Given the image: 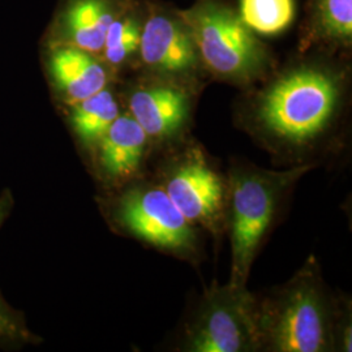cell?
<instances>
[{
	"mask_svg": "<svg viewBox=\"0 0 352 352\" xmlns=\"http://www.w3.org/2000/svg\"><path fill=\"white\" fill-rule=\"evenodd\" d=\"M321 20L329 34L351 37L352 0H321Z\"/></svg>",
	"mask_w": 352,
	"mask_h": 352,
	"instance_id": "obj_17",
	"label": "cell"
},
{
	"mask_svg": "<svg viewBox=\"0 0 352 352\" xmlns=\"http://www.w3.org/2000/svg\"><path fill=\"white\" fill-rule=\"evenodd\" d=\"M333 316L327 289L311 258L258 307L260 347L278 352L329 351Z\"/></svg>",
	"mask_w": 352,
	"mask_h": 352,
	"instance_id": "obj_1",
	"label": "cell"
},
{
	"mask_svg": "<svg viewBox=\"0 0 352 352\" xmlns=\"http://www.w3.org/2000/svg\"><path fill=\"white\" fill-rule=\"evenodd\" d=\"M141 28L133 17L115 19L104 38L103 52L106 60L113 65L126 62L140 47Z\"/></svg>",
	"mask_w": 352,
	"mask_h": 352,
	"instance_id": "obj_15",
	"label": "cell"
},
{
	"mask_svg": "<svg viewBox=\"0 0 352 352\" xmlns=\"http://www.w3.org/2000/svg\"><path fill=\"white\" fill-rule=\"evenodd\" d=\"M164 189L190 223L213 219L225 192L219 176L202 158H189L180 164L168 176Z\"/></svg>",
	"mask_w": 352,
	"mask_h": 352,
	"instance_id": "obj_7",
	"label": "cell"
},
{
	"mask_svg": "<svg viewBox=\"0 0 352 352\" xmlns=\"http://www.w3.org/2000/svg\"><path fill=\"white\" fill-rule=\"evenodd\" d=\"M240 20L261 34H277L291 24L294 0H240Z\"/></svg>",
	"mask_w": 352,
	"mask_h": 352,
	"instance_id": "obj_14",
	"label": "cell"
},
{
	"mask_svg": "<svg viewBox=\"0 0 352 352\" xmlns=\"http://www.w3.org/2000/svg\"><path fill=\"white\" fill-rule=\"evenodd\" d=\"M202 59L217 75L245 78L263 65V50L239 16L215 3L182 13Z\"/></svg>",
	"mask_w": 352,
	"mask_h": 352,
	"instance_id": "obj_4",
	"label": "cell"
},
{
	"mask_svg": "<svg viewBox=\"0 0 352 352\" xmlns=\"http://www.w3.org/2000/svg\"><path fill=\"white\" fill-rule=\"evenodd\" d=\"M260 347L258 305L245 286L228 283L205 296L187 340L192 352H241Z\"/></svg>",
	"mask_w": 352,
	"mask_h": 352,
	"instance_id": "obj_5",
	"label": "cell"
},
{
	"mask_svg": "<svg viewBox=\"0 0 352 352\" xmlns=\"http://www.w3.org/2000/svg\"><path fill=\"white\" fill-rule=\"evenodd\" d=\"M118 222L128 232L153 245L189 253L196 243L192 223L164 188L142 186L128 189L116 205Z\"/></svg>",
	"mask_w": 352,
	"mask_h": 352,
	"instance_id": "obj_6",
	"label": "cell"
},
{
	"mask_svg": "<svg viewBox=\"0 0 352 352\" xmlns=\"http://www.w3.org/2000/svg\"><path fill=\"white\" fill-rule=\"evenodd\" d=\"M13 197L10 190H6L0 196V227L4 223V221L8 218V215L12 212Z\"/></svg>",
	"mask_w": 352,
	"mask_h": 352,
	"instance_id": "obj_18",
	"label": "cell"
},
{
	"mask_svg": "<svg viewBox=\"0 0 352 352\" xmlns=\"http://www.w3.org/2000/svg\"><path fill=\"white\" fill-rule=\"evenodd\" d=\"M119 115V104L113 93L103 88L72 104L71 123L78 139L88 146H96Z\"/></svg>",
	"mask_w": 352,
	"mask_h": 352,
	"instance_id": "obj_13",
	"label": "cell"
},
{
	"mask_svg": "<svg viewBox=\"0 0 352 352\" xmlns=\"http://www.w3.org/2000/svg\"><path fill=\"white\" fill-rule=\"evenodd\" d=\"M116 19L111 0H72L59 21L62 42L91 54L103 50L107 30Z\"/></svg>",
	"mask_w": 352,
	"mask_h": 352,
	"instance_id": "obj_12",
	"label": "cell"
},
{
	"mask_svg": "<svg viewBox=\"0 0 352 352\" xmlns=\"http://www.w3.org/2000/svg\"><path fill=\"white\" fill-rule=\"evenodd\" d=\"M52 82L71 106L107 85V71L94 54L69 45H55L49 56Z\"/></svg>",
	"mask_w": 352,
	"mask_h": 352,
	"instance_id": "obj_9",
	"label": "cell"
},
{
	"mask_svg": "<svg viewBox=\"0 0 352 352\" xmlns=\"http://www.w3.org/2000/svg\"><path fill=\"white\" fill-rule=\"evenodd\" d=\"M312 166L286 171L243 166L231 173V280L245 286L254 256L287 189Z\"/></svg>",
	"mask_w": 352,
	"mask_h": 352,
	"instance_id": "obj_2",
	"label": "cell"
},
{
	"mask_svg": "<svg viewBox=\"0 0 352 352\" xmlns=\"http://www.w3.org/2000/svg\"><path fill=\"white\" fill-rule=\"evenodd\" d=\"M129 109L148 138L164 139L176 133L187 120L188 97L173 87L139 89L131 97Z\"/></svg>",
	"mask_w": 352,
	"mask_h": 352,
	"instance_id": "obj_10",
	"label": "cell"
},
{
	"mask_svg": "<svg viewBox=\"0 0 352 352\" xmlns=\"http://www.w3.org/2000/svg\"><path fill=\"white\" fill-rule=\"evenodd\" d=\"M34 334L26 327L25 318L12 308L0 291V343L23 344L33 343Z\"/></svg>",
	"mask_w": 352,
	"mask_h": 352,
	"instance_id": "obj_16",
	"label": "cell"
},
{
	"mask_svg": "<svg viewBox=\"0 0 352 352\" xmlns=\"http://www.w3.org/2000/svg\"><path fill=\"white\" fill-rule=\"evenodd\" d=\"M140 50L145 64L168 74L189 71L197 60L187 26L162 14L153 16L142 28Z\"/></svg>",
	"mask_w": 352,
	"mask_h": 352,
	"instance_id": "obj_8",
	"label": "cell"
},
{
	"mask_svg": "<svg viewBox=\"0 0 352 352\" xmlns=\"http://www.w3.org/2000/svg\"><path fill=\"white\" fill-rule=\"evenodd\" d=\"M148 139L131 113L119 115L96 145L104 175L115 180L133 175L142 162Z\"/></svg>",
	"mask_w": 352,
	"mask_h": 352,
	"instance_id": "obj_11",
	"label": "cell"
},
{
	"mask_svg": "<svg viewBox=\"0 0 352 352\" xmlns=\"http://www.w3.org/2000/svg\"><path fill=\"white\" fill-rule=\"evenodd\" d=\"M338 98L340 87L333 76L314 68L296 69L265 93L258 119L274 138L302 145L327 128Z\"/></svg>",
	"mask_w": 352,
	"mask_h": 352,
	"instance_id": "obj_3",
	"label": "cell"
}]
</instances>
